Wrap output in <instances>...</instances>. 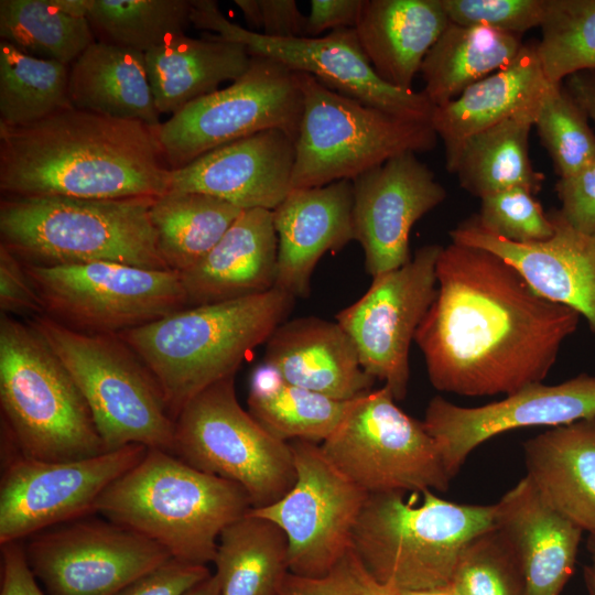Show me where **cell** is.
<instances>
[{"label": "cell", "instance_id": "f546056e", "mask_svg": "<svg viewBox=\"0 0 595 595\" xmlns=\"http://www.w3.org/2000/svg\"><path fill=\"white\" fill-rule=\"evenodd\" d=\"M144 55L155 107L171 116L218 90L221 83L237 80L252 58L242 45L210 32L175 35Z\"/></svg>", "mask_w": 595, "mask_h": 595}, {"label": "cell", "instance_id": "60d3db41", "mask_svg": "<svg viewBox=\"0 0 595 595\" xmlns=\"http://www.w3.org/2000/svg\"><path fill=\"white\" fill-rule=\"evenodd\" d=\"M533 126L560 178L575 174L595 160V132L562 84L550 88Z\"/></svg>", "mask_w": 595, "mask_h": 595}, {"label": "cell", "instance_id": "5b68a950", "mask_svg": "<svg viewBox=\"0 0 595 595\" xmlns=\"http://www.w3.org/2000/svg\"><path fill=\"white\" fill-rule=\"evenodd\" d=\"M156 197L4 196L1 244L40 267L117 262L170 270L156 244L150 208Z\"/></svg>", "mask_w": 595, "mask_h": 595}, {"label": "cell", "instance_id": "4316f807", "mask_svg": "<svg viewBox=\"0 0 595 595\" xmlns=\"http://www.w3.org/2000/svg\"><path fill=\"white\" fill-rule=\"evenodd\" d=\"M552 86L534 46L523 45L507 67L470 85L452 101L435 106L431 125L443 141L446 170L452 173L463 143L473 134L515 117L536 119Z\"/></svg>", "mask_w": 595, "mask_h": 595}, {"label": "cell", "instance_id": "ee69618b", "mask_svg": "<svg viewBox=\"0 0 595 595\" xmlns=\"http://www.w3.org/2000/svg\"><path fill=\"white\" fill-rule=\"evenodd\" d=\"M450 22L521 35L540 26L545 0H441Z\"/></svg>", "mask_w": 595, "mask_h": 595}, {"label": "cell", "instance_id": "f1b7e54d", "mask_svg": "<svg viewBox=\"0 0 595 595\" xmlns=\"http://www.w3.org/2000/svg\"><path fill=\"white\" fill-rule=\"evenodd\" d=\"M527 476L543 498L595 534V418L561 425L523 443Z\"/></svg>", "mask_w": 595, "mask_h": 595}, {"label": "cell", "instance_id": "44dd1931", "mask_svg": "<svg viewBox=\"0 0 595 595\" xmlns=\"http://www.w3.org/2000/svg\"><path fill=\"white\" fill-rule=\"evenodd\" d=\"M554 234L519 244L479 226L475 215L450 231L452 242L488 250L513 266L543 298L584 316L595 333V235L574 229L559 209L548 213Z\"/></svg>", "mask_w": 595, "mask_h": 595}, {"label": "cell", "instance_id": "d6a6232c", "mask_svg": "<svg viewBox=\"0 0 595 595\" xmlns=\"http://www.w3.org/2000/svg\"><path fill=\"white\" fill-rule=\"evenodd\" d=\"M213 563L220 595H278L289 572L288 540L249 511L220 533Z\"/></svg>", "mask_w": 595, "mask_h": 595}, {"label": "cell", "instance_id": "db71d44e", "mask_svg": "<svg viewBox=\"0 0 595 595\" xmlns=\"http://www.w3.org/2000/svg\"><path fill=\"white\" fill-rule=\"evenodd\" d=\"M242 17L249 26L248 30L260 33V3L259 0H235Z\"/></svg>", "mask_w": 595, "mask_h": 595}, {"label": "cell", "instance_id": "9a60e30c", "mask_svg": "<svg viewBox=\"0 0 595 595\" xmlns=\"http://www.w3.org/2000/svg\"><path fill=\"white\" fill-rule=\"evenodd\" d=\"M191 24L242 45L251 56L273 60L293 72L315 76L331 89L383 111L431 121L435 106L422 91L383 82L364 53L355 29L321 37H269L229 21L214 0H192Z\"/></svg>", "mask_w": 595, "mask_h": 595}, {"label": "cell", "instance_id": "52a82bcc", "mask_svg": "<svg viewBox=\"0 0 595 595\" xmlns=\"http://www.w3.org/2000/svg\"><path fill=\"white\" fill-rule=\"evenodd\" d=\"M1 421L29 458L65 462L106 452L77 385L29 321L0 314Z\"/></svg>", "mask_w": 595, "mask_h": 595}, {"label": "cell", "instance_id": "4fadbf2b", "mask_svg": "<svg viewBox=\"0 0 595 595\" xmlns=\"http://www.w3.org/2000/svg\"><path fill=\"white\" fill-rule=\"evenodd\" d=\"M302 112L295 73L273 60L252 56L237 80L161 122L156 138L167 166L176 170L210 150L270 129L295 141Z\"/></svg>", "mask_w": 595, "mask_h": 595}, {"label": "cell", "instance_id": "3957f363", "mask_svg": "<svg viewBox=\"0 0 595 595\" xmlns=\"http://www.w3.org/2000/svg\"><path fill=\"white\" fill-rule=\"evenodd\" d=\"M294 299L278 289L191 306L118 334L155 378L175 420L196 394L235 376L284 322Z\"/></svg>", "mask_w": 595, "mask_h": 595}, {"label": "cell", "instance_id": "816d5d0a", "mask_svg": "<svg viewBox=\"0 0 595 595\" xmlns=\"http://www.w3.org/2000/svg\"><path fill=\"white\" fill-rule=\"evenodd\" d=\"M363 0H312L306 15V37H317L322 32L356 26Z\"/></svg>", "mask_w": 595, "mask_h": 595}, {"label": "cell", "instance_id": "484cf974", "mask_svg": "<svg viewBox=\"0 0 595 595\" xmlns=\"http://www.w3.org/2000/svg\"><path fill=\"white\" fill-rule=\"evenodd\" d=\"M272 210L245 209L214 248L181 274L187 307L267 292L277 278Z\"/></svg>", "mask_w": 595, "mask_h": 595}, {"label": "cell", "instance_id": "e0dca14e", "mask_svg": "<svg viewBox=\"0 0 595 595\" xmlns=\"http://www.w3.org/2000/svg\"><path fill=\"white\" fill-rule=\"evenodd\" d=\"M443 246L419 248L409 262L372 278L368 291L335 315L353 339L364 370L385 382L396 401L405 398L409 350L436 295Z\"/></svg>", "mask_w": 595, "mask_h": 595}, {"label": "cell", "instance_id": "d590c367", "mask_svg": "<svg viewBox=\"0 0 595 595\" xmlns=\"http://www.w3.org/2000/svg\"><path fill=\"white\" fill-rule=\"evenodd\" d=\"M241 212L205 194L167 192L156 197L150 219L158 250L167 268L182 273L197 264Z\"/></svg>", "mask_w": 595, "mask_h": 595}, {"label": "cell", "instance_id": "ab89813d", "mask_svg": "<svg viewBox=\"0 0 595 595\" xmlns=\"http://www.w3.org/2000/svg\"><path fill=\"white\" fill-rule=\"evenodd\" d=\"M540 28L534 48L550 84L595 69V0H545Z\"/></svg>", "mask_w": 595, "mask_h": 595}, {"label": "cell", "instance_id": "7bdbcfd3", "mask_svg": "<svg viewBox=\"0 0 595 595\" xmlns=\"http://www.w3.org/2000/svg\"><path fill=\"white\" fill-rule=\"evenodd\" d=\"M533 195L515 187L485 196L476 220L488 232L513 242L547 240L553 236L554 225Z\"/></svg>", "mask_w": 595, "mask_h": 595}, {"label": "cell", "instance_id": "7dc6e473", "mask_svg": "<svg viewBox=\"0 0 595 595\" xmlns=\"http://www.w3.org/2000/svg\"><path fill=\"white\" fill-rule=\"evenodd\" d=\"M555 191L564 219L574 229L595 235V160L575 174L560 178Z\"/></svg>", "mask_w": 595, "mask_h": 595}, {"label": "cell", "instance_id": "1f68e13d", "mask_svg": "<svg viewBox=\"0 0 595 595\" xmlns=\"http://www.w3.org/2000/svg\"><path fill=\"white\" fill-rule=\"evenodd\" d=\"M523 45L519 34L450 22L422 62L423 93L434 106H443L511 64Z\"/></svg>", "mask_w": 595, "mask_h": 595}, {"label": "cell", "instance_id": "5bb4252c", "mask_svg": "<svg viewBox=\"0 0 595 595\" xmlns=\"http://www.w3.org/2000/svg\"><path fill=\"white\" fill-rule=\"evenodd\" d=\"M295 482L279 500L249 512L274 522L288 540L289 572L326 575L353 548V533L369 494L349 480L314 442H289Z\"/></svg>", "mask_w": 595, "mask_h": 595}, {"label": "cell", "instance_id": "8d00e7d4", "mask_svg": "<svg viewBox=\"0 0 595 595\" xmlns=\"http://www.w3.org/2000/svg\"><path fill=\"white\" fill-rule=\"evenodd\" d=\"M68 80V65L0 40V126H29L73 107Z\"/></svg>", "mask_w": 595, "mask_h": 595}, {"label": "cell", "instance_id": "f35d334b", "mask_svg": "<svg viewBox=\"0 0 595 595\" xmlns=\"http://www.w3.org/2000/svg\"><path fill=\"white\" fill-rule=\"evenodd\" d=\"M192 0H90L87 20L97 41L144 54L191 24Z\"/></svg>", "mask_w": 595, "mask_h": 595}, {"label": "cell", "instance_id": "cb8c5ba5", "mask_svg": "<svg viewBox=\"0 0 595 595\" xmlns=\"http://www.w3.org/2000/svg\"><path fill=\"white\" fill-rule=\"evenodd\" d=\"M495 529L522 570L527 595H560L575 570L583 530L526 475L494 505Z\"/></svg>", "mask_w": 595, "mask_h": 595}, {"label": "cell", "instance_id": "74e56055", "mask_svg": "<svg viewBox=\"0 0 595 595\" xmlns=\"http://www.w3.org/2000/svg\"><path fill=\"white\" fill-rule=\"evenodd\" d=\"M0 40L65 65L97 41L87 18L64 13L50 0H1Z\"/></svg>", "mask_w": 595, "mask_h": 595}, {"label": "cell", "instance_id": "681fc988", "mask_svg": "<svg viewBox=\"0 0 595 595\" xmlns=\"http://www.w3.org/2000/svg\"><path fill=\"white\" fill-rule=\"evenodd\" d=\"M0 595H47L32 572L22 541L1 544Z\"/></svg>", "mask_w": 595, "mask_h": 595}, {"label": "cell", "instance_id": "ffe728a7", "mask_svg": "<svg viewBox=\"0 0 595 595\" xmlns=\"http://www.w3.org/2000/svg\"><path fill=\"white\" fill-rule=\"evenodd\" d=\"M355 240L372 278L410 261L413 225L440 205L445 188L415 153L389 159L353 180Z\"/></svg>", "mask_w": 595, "mask_h": 595}, {"label": "cell", "instance_id": "9c48e42d", "mask_svg": "<svg viewBox=\"0 0 595 595\" xmlns=\"http://www.w3.org/2000/svg\"><path fill=\"white\" fill-rule=\"evenodd\" d=\"M303 97L291 187L353 181L391 158L432 150L428 120L403 118L339 94L315 76L294 72Z\"/></svg>", "mask_w": 595, "mask_h": 595}, {"label": "cell", "instance_id": "f5cc1de1", "mask_svg": "<svg viewBox=\"0 0 595 595\" xmlns=\"http://www.w3.org/2000/svg\"><path fill=\"white\" fill-rule=\"evenodd\" d=\"M562 86L595 126V69L573 74Z\"/></svg>", "mask_w": 595, "mask_h": 595}, {"label": "cell", "instance_id": "8fae6325", "mask_svg": "<svg viewBox=\"0 0 595 595\" xmlns=\"http://www.w3.org/2000/svg\"><path fill=\"white\" fill-rule=\"evenodd\" d=\"M321 448L369 495L445 491L452 479L423 421L400 409L387 386L355 399Z\"/></svg>", "mask_w": 595, "mask_h": 595}, {"label": "cell", "instance_id": "d4e9b609", "mask_svg": "<svg viewBox=\"0 0 595 595\" xmlns=\"http://www.w3.org/2000/svg\"><path fill=\"white\" fill-rule=\"evenodd\" d=\"M264 364L292 385L340 401L368 393L375 382L343 327L315 316L281 323L266 342Z\"/></svg>", "mask_w": 595, "mask_h": 595}, {"label": "cell", "instance_id": "4dcf8cb0", "mask_svg": "<svg viewBox=\"0 0 595 595\" xmlns=\"http://www.w3.org/2000/svg\"><path fill=\"white\" fill-rule=\"evenodd\" d=\"M68 91L75 108L161 125L143 52L94 42L71 64Z\"/></svg>", "mask_w": 595, "mask_h": 595}, {"label": "cell", "instance_id": "680465c9", "mask_svg": "<svg viewBox=\"0 0 595 595\" xmlns=\"http://www.w3.org/2000/svg\"><path fill=\"white\" fill-rule=\"evenodd\" d=\"M396 595H451L447 587L421 591H399L396 589Z\"/></svg>", "mask_w": 595, "mask_h": 595}, {"label": "cell", "instance_id": "11a10c76", "mask_svg": "<svg viewBox=\"0 0 595 595\" xmlns=\"http://www.w3.org/2000/svg\"><path fill=\"white\" fill-rule=\"evenodd\" d=\"M591 562L584 566L583 576L587 595H595V534H589L586 541Z\"/></svg>", "mask_w": 595, "mask_h": 595}, {"label": "cell", "instance_id": "7402d4cb", "mask_svg": "<svg viewBox=\"0 0 595 595\" xmlns=\"http://www.w3.org/2000/svg\"><path fill=\"white\" fill-rule=\"evenodd\" d=\"M295 141L270 129L218 147L171 170L169 192L209 195L242 210H273L290 193Z\"/></svg>", "mask_w": 595, "mask_h": 595}, {"label": "cell", "instance_id": "9f6ffc18", "mask_svg": "<svg viewBox=\"0 0 595 595\" xmlns=\"http://www.w3.org/2000/svg\"><path fill=\"white\" fill-rule=\"evenodd\" d=\"M51 3L64 13L87 18L90 0H50Z\"/></svg>", "mask_w": 595, "mask_h": 595}, {"label": "cell", "instance_id": "83f0119b", "mask_svg": "<svg viewBox=\"0 0 595 595\" xmlns=\"http://www.w3.org/2000/svg\"><path fill=\"white\" fill-rule=\"evenodd\" d=\"M448 23L441 0H363L354 29L376 74L410 89Z\"/></svg>", "mask_w": 595, "mask_h": 595}, {"label": "cell", "instance_id": "e575fe53", "mask_svg": "<svg viewBox=\"0 0 595 595\" xmlns=\"http://www.w3.org/2000/svg\"><path fill=\"white\" fill-rule=\"evenodd\" d=\"M354 400L340 401L292 385L263 364L251 374L247 404L250 414L277 439L317 443L337 429Z\"/></svg>", "mask_w": 595, "mask_h": 595}, {"label": "cell", "instance_id": "2e32d148", "mask_svg": "<svg viewBox=\"0 0 595 595\" xmlns=\"http://www.w3.org/2000/svg\"><path fill=\"white\" fill-rule=\"evenodd\" d=\"M23 544L47 595H116L172 558L149 538L90 515L41 531Z\"/></svg>", "mask_w": 595, "mask_h": 595}, {"label": "cell", "instance_id": "603a6c76", "mask_svg": "<svg viewBox=\"0 0 595 595\" xmlns=\"http://www.w3.org/2000/svg\"><path fill=\"white\" fill-rule=\"evenodd\" d=\"M353 181L291 190L272 210L278 239L275 288L306 298L318 260L355 240Z\"/></svg>", "mask_w": 595, "mask_h": 595}, {"label": "cell", "instance_id": "ba28073f", "mask_svg": "<svg viewBox=\"0 0 595 595\" xmlns=\"http://www.w3.org/2000/svg\"><path fill=\"white\" fill-rule=\"evenodd\" d=\"M28 321L80 390L106 452L139 444L172 453L175 420L155 378L118 334L77 332L46 314Z\"/></svg>", "mask_w": 595, "mask_h": 595}, {"label": "cell", "instance_id": "6f0895ef", "mask_svg": "<svg viewBox=\"0 0 595 595\" xmlns=\"http://www.w3.org/2000/svg\"><path fill=\"white\" fill-rule=\"evenodd\" d=\"M185 595H220L219 586L214 574L201 582Z\"/></svg>", "mask_w": 595, "mask_h": 595}, {"label": "cell", "instance_id": "bcb514c9", "mask_svg": "<svg viewBox=\"0 0 595 595\" xmlns=\"http://www.w3.org/2000/svg\"><path fill=\"white\" fill-rule=\"evenodd\" d=\"M208 576L210 572L207 565L171 558L116 595H185Z\"/></svg>", "mask_w": 595, "mask_h": 595}, {"label": "cell", "instance_id": "f6af8a7d", "mask_svg": "<svg viewBox=\"0 0 595 595\" xmlns=\"http://www.w3.org/2000/svg\"><path fill=\"white\" fill-rule=\"evenodd\" d=\"M278 595H396V589L378 582L350 549L322 577L288 573Z\"/></svg>", "mask_w": 595, "mask_h": 595}, {"label": "cell", "instance_id": "ac0fdd59", "mask_svg": "<svg viewBox=\"0 0 595 595\" xmlns=\"http://www.w3.org/2000/svg\"><path fill=\"white\" fill-rule=\"evenodd\" d=\"M147 451L131 444L65 462L14 454L7 459L0 483V544L91 515L100 495Z\"/></svg>", "mask_w": 595, "mask_h": 595}, {"label": "cell", "instance_id": "f907efd6", "mask_svg": "<svg viewBox=\"0 0 595 595\" xmlns=\"http://www.w3.org/2000/svg\"><path fill=\"white\" fill-rule=\"evenodd\" d=\"M260 34L269 37H304L306 15L294 0H259Z\"/></svg>", "mask_w": 595, "mask_h": 595}, {"label": "cell", "instance_id": "d6986e66", "mask_svg": "<svg viewBox=\"0 0 595 595\" xmlns=\"http://www.w3.org/2000/svg\"><path fill=\"white\" fill-rule=\"evenodd\" d=\"M595 418V376L581 374L556 385L536 382L500 401L467 408L432 398L423 423L453 478L478 445L519 428L561 426Z\"/></svg>", "mask_w": 595, "mask_h": 595}, {"label": "cell", "instance_id": "836d02e7", "mask_svg": "<svg viewBox=\"0 0 595 595\" xmlns=\"http://www.w3.org/2000/svg\"><path fill=\"white\" fill-rule=\"evenodd\" d=\"M533 123L530 117H515L469 137L452 170L459 185L478 198L515 187L537 194L544 175L529 156Z\"/></svg>", "mask_w": 595, "mask_h": 595}, {"label": "cell", "instance_id": "8992f818", "mask_svg": "<svg viewBox=\"0 0 595 595\" xmlns=\"http://www.w3.org/2000/svg\"><path fill=\"white\" fill-rule=\"evenodd\" d=\"M369 495L353 533V550L381 584L399 591L445 587L466 544L495 529L494 505L456 504L422 491Z\"/></svg>", "mask_w": 595, "mask_h": 595}, {"label": "cell", "instance_id": "c3c4849f", "mask_svg": "<svg viewBox=\"0 0 595 595\" xmlns=\"http://www.w3.org/2000/svg\"><path fill=\"white\" fill-rule=\"evenodd\" d=\"M0 310L12 316L44 314L24 263L3 244H0Z\"/></svg>", "mask_w": 595, "mask_h": 595}, {"label": "cell", "instance_id": "277c9868", "mask_svg": "<svg viewBox=\"0 0 595 595\" xmlns=\"http://www.w3.org/2000/svg\"><path fill=\"white\" fill-rule=\"evenodd\" d=\"M251 508L240 485L148 448L100 495L95 512L159 543L176 560L207 565L221 531Z\"/></svg>", "mask_w": 595, "mask_h": 595}, {"label": "cell", "instance_id": "b9f144b4", "mask_svg": "<svg viewBox=\"0 0 595 595\" xmlns=\"http://www.w3.org/2000/svg\"><path fill=\"white\" fill-rule=\"evenodd\" d=\"M446 587L451 595H527L520 564L496 529L466 544Z\"/></svg>", "mask_w": 595, "mask_h": 595}, {"label": "cell", "instance_id": "30bf717a", "mask_svg": "<svg viewBox=\"0 0 595 595\" xmlns=\"http://www.w3.org/2000/svg\"><path fill=\"white\" fill-rule=\"evenodd\" d=\"M172 454L240 485L252 508L275 502L295 482L290 443L273 436L242 409L235 376L215 382L183 407L175 419Z\"/></svg>", "mask_w": 595, "mask_h": 595}, {"label": "cell", "instance_id": "7c38bea8", "mask_svg": "<svg viewBox=\"0 0 595 595\" xmlns=\"http://www.w3.org/2000/svg\"><path fill=\"white\" fill-rule=\"evenodd\" d=\"M24 268L44 314L77 332L120 334L187 307L173 270L102 261Z\"/></svg>", "mask_w": 595, "mask_h": 595}, {"label": "cell", "instance_id": "7a4b0ae2", "mask_svg": "<svg viewBox=\"0 0 595 595\" xmlns=\"http://www.w3.org/2000/svg\"><path fill=\"white\" fill-rule=\"evenodd\" d=\"M156 128L69 107L23 127L0 126L4 196L159 197L169 192Z\"/></svg>", "mask_w": 595, "mask_h": 595}, {"label": "cell", "instance_id": "6da1fadb", "mask_svg": "<svg viewBox=\"0 0 595 595\" xmlns=\"http://www.w3.org/2000/svg\"><path fill=\"white\" fill-rule=\"evenodd\" d=\"M414 342L432 386L464 397L511 394L542 382L581 315L552 302L499 256L451 242Z\"/></svg>", "mask_w": 595, "mask_h": 595}]
</instances>
